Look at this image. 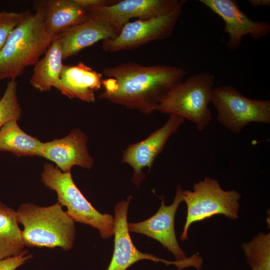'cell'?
Returning a JSON list of instances; mask_svg holds the SVG:
<instances>
[{
  "mask_svg": "<svg viewBox=\"0 0 270 270\" xmlns=\"http://www.w3.org/2000/svg\"><path fill=\"white\" fill-rule=\"evenodd\" d=\"M102 74L104 91L98 98L148 115L164 96L182 82L186 72L170 65L144 66L126 62L107 67Z\"/></svg>",
  "mask_w": 270,
  "mask_h": 270,
  "instance_id": "obj_1",
  "label": "cell"
},
{
  "mask_svg": "<svg viewBox=\"0 0 270 270\" xmlns=\"http://www.w3.org/2000/svg\"><path fill=\"white\" fill-rule=\"evenodd\" d=\"M35 6V13L30 12L13 30L0 50V81L16 80L26 67L34 66L54 38L44 27V1Z\"/></svg>",
  "mask_w": 270,
  "mask_h": 270,
  "instance_id": "obj_2",
  "label": "cell"
},
{
  "mask_svg": "<svg viewBox=\"0 0 270 270\" xmlns=\"http://www.w3.org/2000/svg\"><path fill=\"white\" fill-rule=\"evenodd\" d=\"M58 202L48 206L33 203L21 204L17 219L24 226L22 234L28 247L70 250L75 238L74 221Z\"/></svg>",
  "mask_w": 270,
  "mask_h": 270,
  "instance_id": "obj_3",
  "label": "cell"
},
{
  "mask_svg": "<svg viewBox=\"0 0 270 270\" xmlns=\"http://www.w3.org/2000/svg\"><path fill=\"white\" fill-rule=\"evenodd\" d=\"M214 76L209 72L194 74L170 88L161 98L156 110L176 114L194 123L198 131L210 124Z\"/></svg>",
  "mask_w": 270,
  "mask_h": 270,
  "instance_id": "obj_4",
  "label": "cell"
},
{
  "mask_svg": "<svg viewBox=\"0 0 270 270\" xmlns=\"http://www.w3.org/2000/svg\"><path fill=\"white\" fill-rule=\"evenodd\" d=\"M42 184L56 192L58 202L74 222L97 228L102 238L114 235V218L97 210L75 184L70 172H64L52 164L46 163L41 174Z\"/></svg>",
  "mask_w": 270,
  "mask_h": 270,
  "instance_id": "obj_5",
  "label": "cell"
},
{
  "mask_svg": "<svg viewBox=\"0 0 270 270\" xmlns=\"http://www.w3.org/2000/svg\"><path fill=\"white\" fill-rule=\"evenodd\" d=\"M183 202L187 214L180 240L188 239V231L194 222L202 221L216 214H223L231 220L238 216L240 194L236 190H224L218 181L206 176L195 183L190 190H184Z\"/></svg>",
  "mask_w": 270,
  "mask_h": 270,
  "instance_id": "obj_6",
  "label": "cell"
},
{
  "mask_svg": "<svg viewBox=\"0 0 270 270\" xmlns=\"http://www.w3.org/2000/svg\"><path fill=\"white\" fill-rule=\"evenodd\" d=\"M211 102L218 120L232 132L240 133L252 122L270 124V100L250 98L233 86L214 88Z\"/></svg>",
  "mask_w": 270,
  "mask_h": 270,
  "instance_id": "obj_7",
  "label": "cell"
},
{
  "mask_svg": "<svg viewBox=\"0 0 270 270\" xmlns=\"http://www.w3.org/2000/svg\"><path fill=\"white\" fill-rule=\"evenodd\" d=\"M186 2L180 0L166 15L127 22L117 36L102 41V50L112 52L132 50L150 42L168 38L174 32Z\"/></svg>",
  "mask_w": 270,
  "mask_h": 270,
  "instance_id": "obj_8",
  "label": "cell"
},
{
  "mask_svg": "<svg viewBox=\"0 0 270 270\" xmlns=\"http://www.w3.org/2000/svg\"><path fill=\"white\" fill-rule=\"evenodd\" d=\"M184 120L170 114L166 122L142 141L131 144L122 152L121 162L127 164L134 170L132 181L140 188L146 179L142 170L148 167V172L156 156L163 150L170 138L176 133Z\"/></svg>",
  "mask_w": 270,
  "mask_h": 270,
  "instance_id": "obj_9",
  "label": "cell"
},
{
  "mask_svg": "<svg viewBox=\"0 0 270 270\" xmlns=\"http://www.w3.org/2000/svg\"><path fill=\"white\" fill-rule=\"evenodd\" d=\"M180 0H119L110 6L88 10L90 18L108 22L120 32L130 20H146L166 15L172 10Z\"/></svg>",
  "mask_w": 270,
  "mask_h": 270,
  "instance_id": "obj_10",
  "label": "cell"
},
{
  "mask_svg": "<svg viewBox=\"0 0 270 270\" xmlns=\"http://www.w3.org/2000/svg\"><path fill=\"white\" fill-rule=\"evenodd\" d=\"M183 190L178 185L172 203L166 206L164 198L157 212L149 218L138 222L128 223L130 232L143 234L159 242L170 252L176 260L186 258L176 237L174 218L177 209L183 202Z\"/></svg>",
  "mask_w": 270,
  "mask_h": 270,
  "instance_id": "obj_11",
  "label": "cell"
},
{
  "mask_svg": "<svg viewBox=\"0 0 270 270\" xmlns=\"http://www.w3.org/2000/svg\"><path fill=\"white\" fill-rule=\"evenodd\" d=\"M212 12L220 16L224 22V30L229 36L226 44L230 50L238 48L242 38L250 35L258 40L268 35L270 24L266 21L251 20L240 8L234 0H200Z\"/></svg>",
  "mask_w": 270,
  "mask_h": 270,
  "instance_id": "obj_12",
  "label": "cell"
},
{
  "mask_svg": "<svg viewBox=\"0 0 270 270\" xmlns=\"http://www.w3.org/2000/svg\"><path fill=\"white\" fill-rule=\"evenodd\" d=\"M88 138L80 128L72 130L65 137L43 143L40 157L55 163L64 172L75 166L90 169L94 158L88 150Z\"/></svg>",
  "mask_w": 270,
  "mask_h": 270,
  "instance_id": "obj_13",
  "label": "cell"
},
{
  "mask_svg": "<svg viewBox=\"0 0 270 270\" xmlns=\"http://www.w3.org/2000/svg\"><path fill=\"white\" fill-rule=\"evenodd\" d=\"M132 196L122 200L114 208V249L112 258L106 270H126L135 262L148 260L154 262H162L168 265L169 261L153 254L144 253L138 250L130 236L128 228L127 214Z\"/></svg>",
  "mask_w": 270,
  "mask_h": 270,
  "instance_id": "obj_14",
  "label": "cell"
},
{
  "mask_svg": "<svg viewBox=\"0 0 270 270\" xmlns=\"http://www.w3.org/2000/svg\"><path fill=\"white\" fill-rule=\"evenodd\" d=\"M119 32L104 21L90 18L58 34L63 60L94 44L117 36Z\"/></svg>",
  "mask_w": 270,
  "mask_h": 270,
  "instance_id": "obj_15",
  "label": "cell"
},
{
  "mask_svg": "<svg viewBox=\"0 0 270 270\" xmlns=\"http://www.w3.org/2000/svg\"><path fill=\"white\" fill-rule=\"evenodd\" d=\"M102 73L82 62L73 66L64 64L58 90L70 98L94 102L96 101L94 92L102 86Z\"/></svg>",
  "mask_w": 270,
  "mask_h": 270,
  "instance_id": "obj_16",
  "label": "cell"
},
{
  "mask_svg": "<svg viewBox=\"0 0 270 270\" xmlns=\"http://www.w3.org/2000/svg\"><path fill=\"white\" fill-rule=\"evenodd\" d=\"M44 8L45 29L53 38L64 30L90 18L88 10L76 0H44Z\"/></svg>",
  "mask_w": 270,
  "mask_h": 270,
  "instance_id": "obj_17",
  "label": "cell"
},
{
  "mask_svg": "<svg viewBox=\"0 0 270 270\" xmlns=\"http://www.w3.org/2000/svg\"><path fill=\"white\" fill-rule=\"evenodd\" d=\"M62 54L59 41L55 36L44 56L34 65L30 80L32 86L40 92H46L52 87L57 90L64 66Z\"/></svg>",
  "mask_w": 270,
  "mask_h": 270,
  "instance_id": "obj_18",
  "label": "cell"
},
{
  "mask_svg": "<svg viewBox=\"0 0 270 270\" xmlns=\"http://www.w3.org/2000/svg\"><path fill=\"white\" fill-rule=\"evenodd\" d=\"M17 122L9 121L0 129V151L10 152L18 156L40 157L44 142L26 133Z\"/></svg>",
  "mask_w": 270,
  "mask_h": 270,
  "instance_id": "obj_19",
  "label": "cell"
},
{
  "mask_svg": "<svg viewBox=\"0 0 270 270\" xmlns=\"http://www.w3.org/2000/svg\"><path fill=\"white\" fill-rule=\"evenodd\" d=\"M24 246L16 211L0 202V260L22 254Z\"/></svg>",
  "mask_w": 270,
  "mask_h": 270,
  "instance_id": "obj_20",
  "label": "cell"
},
{
  "mask_svg": "<svg viewBox=\"0 0 270 270\" xmlns=\"http://www.w3.org/2000/svg\"><path fill=\"white\" fill-rule=\"evenodd\" d=\"M251 270H270V232H260L242 245Z\"/></svg>",
  "mask_w": 270,
  "mask_h": 270,
  "instance_id": "obj_21",
  "label": "cell"
},
{
  "mask_svg": "<svg viewBox=\"0 0 270 270\" xmlns=\"http://www.w3.org/2000/svg\"><path fill=\"white\" fill-rule=\"evenodd\" d=\"M21 116L22 108L17 96V82L15 80H10L0 98V129L9 121H18Z\"/></svg>",
  "mask_w": 270,
  "mask_h": 270,
  "instance_id": "obj_22",
  "label": "cell"
},
{
  "mask_svg": "<svg viewBox=\"0 0 270 270\" xmlns=\"http://www.w3.org/2000/svg\"><path fill=\"white\" fill-rule=\"evenodd\" d=\"M30 12H0V50L4 47L13 30L22 22Z\"/></svg>",
  "mask_w": 270,
  "mask_h": 270,
  "instance_id": "obj_23",
  "label": "cell"
},
{
  "mask_svg": "<svg viewBox=\"0 0 270 270\" xmlns=\"http://www.w3.org/2000/svg\"><path fill=\"white\" fill-rule=\"evenodd\" d=\"M32 257V254H28V250H26L22 254L18 256L0 260V270H15Z\"/></svg>",
  "mask_w": 270,
  "mask_h": 270,
  "instance_id": "obj_24",
  "label": "cell"
},
{
  "mask_svg": "<svg viewBox=\"0 0 270 270\" xmlns=\"http://www.w3.org/2000/svg\"><path fill=\"white\" fill-rule=\"evenodd\" d=\"M82 6L88 9L92 8L105 6L112 5L116 0H76Z\"/></svg>",
  "mask_w": 270,
  "mask_h": 270,
  "instance_id": "obj_25",
  "label": "cell"
},
{
  "mask_svg": "<svg viewBox=\"0 0 270 270\" xmlns=\"http://www.w3.org/2000/svg\"><path fill=\"white\" fill-rule=\"evenodd\" d=\"M248 2L254 7L270 6V0H248Z\"/></svg>",
  "mask_w": 270,
  "mask_h": 270,
  "instance_id": "obj_26",
  "label": "cell"
},
{
  "mask_svg": "<svg viewBox=\"0 0 270 270\" xmlns=\"http://www.w3.org/2000/svg\"></svg>",
  "mask_w": 270,
  "mask_h": 270,
  "instance_id": "obj_27",
  "label": "cell"
}]
</instances>
